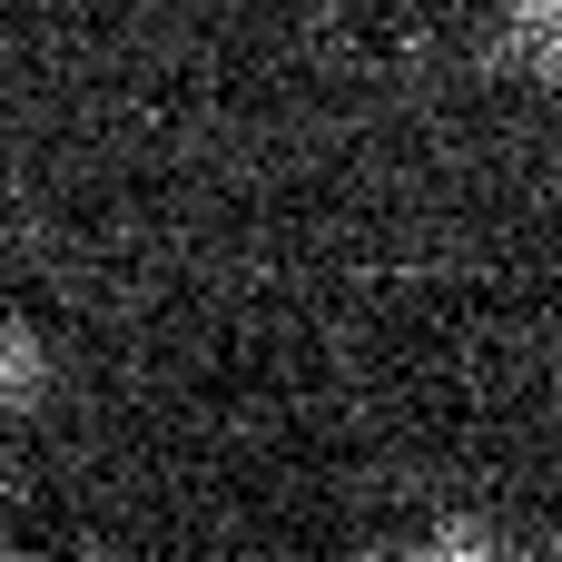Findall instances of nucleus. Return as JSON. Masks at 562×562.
<instances>
[{"mask_svg": "<svg viewBox=\"0 0 562 562\" xmlns=\"http://www.w3.org/2000/svg\"><path fill=\"white\" fill-rule=\"evenodd\" d=\"M504 59L533 79H562V0H504Z\"/></svg>", "mask_w": 562, "mask_h": 562, "instance_id": "nucleus-1", "label": "nucleus"}]
</instances>
